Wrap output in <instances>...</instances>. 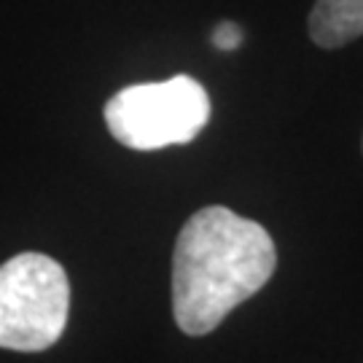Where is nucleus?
<instances>
[{"instance_id": "f257e3e1", "label": "nucleus", "mask_w": 363, "mask_h": 363, "mask_svg": "<svg viewBox=\"0 0 363 363\" xmlns=\"http://www.w3.org/2000/svg\"><path fill=\"white\" fill-rule=\"evenodd\" d=\"M277 264L269 232L223 205L183 223L172 256V312L189 337L216 331L229 312L269 283Z\"/></svg>"}, {"instance_id": "f03ea898", "label": "nucleus", "mask_w": 363, "mask_h": 363, "mask_svg": "<svg viewBox=\"0 0 363 363\" xmlns=\"http://www.w3.org/2000/svg\"><path fill=\"white\" fill-rule=\"evenodd\" d=\"M210 121L205 86L191 76H172L156 84H135L105 103V124L121 145L159 151L191 143Z\"/></svg>"}, {"instance_id": "7ed1b4c3", "label": "nucleus", "mask_w": 363, "mask_h": 363, "mask_svg": "<svg viewBox=\"0 0 363 363\" xmlns=\"http://www.w3.org/2000/svg\"><path fill=\"white\" fill-rule=\"evenodd\" d=\"M70 310L65 269L43 253H19L0 267V347L40 352L62 337Z\"/></svg>"}, {"instance_id": "20e7f679", "label": "nucleus", "mask_w": 363, "mask_h": 363, "mask_svg": "<svg viewBox=\"0 0 363 363\" xmlns=\"http://www.w3.org/2000/svg\"><path fill=\"white\" fill-rule=\"evenodd\" d=\"M363 35V0H315L310 38L323 49H339Z\"/></svg>"}, {"instance_id": "39448f33", "label": "nucleus", "mask_w": 363, "mask_h": 363, "mask_svg": "<svg viewBox=\"0 0 363 363\" xmlns=\"http://www.w3.org/2000/svg\"><path fill=\"white\" fill-rule=\"evenodd\" d=\"M210 40H213V46L220 49V52H234L242 43V30H240V25H234V22H220L213 30Z\"/></svg>"}]
</instances>
